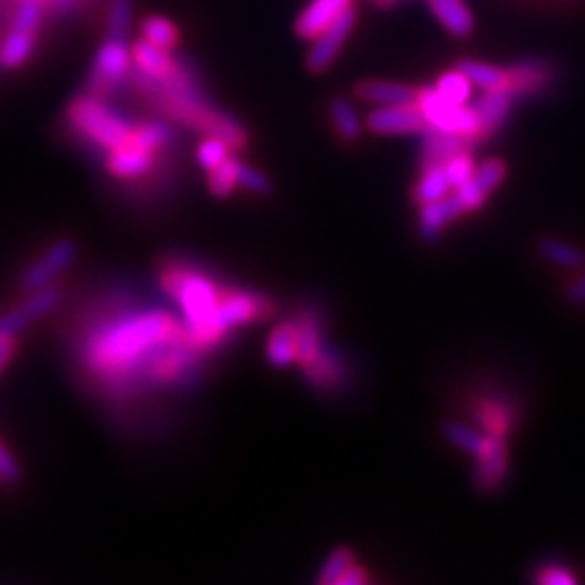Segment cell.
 <instances>
[{
    "label": "cell",
    "mask_w": 585,
    "mask_h": 585,
    "mask_svg": "<svg viewBox=\"0 0 585 585\" xmlns=\"http://www.w3.org/2000/svg\"><path fill=\"white\" fill-rule=\"evenodd\" d=\"M85 3H91V0H42L44 12H52L54 18H71V16H77V12Z\"/></svg>",
    "instance_id": "cell-41"
},
{
    "label": "cell",
    "mask_w": 585,
    "mask_h": 585,
    "mask_svg": "<svg viewBox=\"0 0 585 585\" xmlns=\"http://www.w3.org/2000/svg\"><path fill=\"white\" fill-rule=\"evenodd\" d=\"M159 285L179 305L191 342L203 352V337L215 317L225 283L191 259L169 256L159 264Z\"/></svg>",
    "instance_id": "cell-2"
},
{
    "label": "cell",
    "mask_w": 585,
    "mask_h": 585,
    "mask_svg": "<svg viewBox=\"0 0 585 585\" xmlns=\"http://www.w3.org/2000/svg\"><path fill=\"white\" fill-rule=\"evenodd\" d=\"M352 564H356V556L350 546H337V549H334L325 558V564H322L320 574H317V583L320 585H337V581L344 576V571L350 568Z\"/></svg>",
    "instance_id": "cell-35"
},
{
    "label": "cell",
    "mask_w": 585,
    "mask_h": 585,
    "mask_svg": "<svg viewBox=\"0 0 585 585\" xmlns=\"http://www.w3.org/2000/svg\"><path fill=\"white\" fill-rule=\"evenodd\" d=\"M534 581L542 585H576V576L562 564H544L539 566L537 574H534Z\"/></svg>",
    "instance_id": "cell-40"
},
{
    "label": "cell",
    "mask_w": 585,
    "mask_h": 585,
    "mask_svg": "<svg viewBox=\"0 0 585 585\" xmlns=\"http://www.w3.org/2000/svg\"><path fill=\"white\" fill-rule=\"evenodd\" d=\"M173 149H176V147H173ZM167 152H169V149H167ZM161 154H164V152H152V149H144L140 144L128 142V144L113 149V152H108L103 157V167H105V171L113 179L130 183V181L144 179L147 173L157 167V161H159Z\"/></svg>",
    "instance_id": "cell-16"
},
{
    "label": "cell",
    "mask_w": 585,
    "mask_h": 585,
    "mask_svg": "<svg viewBox=\"0 0 585 585\" xmlns=\"http://www.w3.org/2000/svg\"><path fill=\"white\" fill-rule=\"evenodd\" d=\"M77 259H79L77 240H71V236L54 240L32 261V264L24 266V271L20 273V291L30 293L37 289H44L49 283H57V279L64 276Z\"/></svg>",
    "instance_id": "cell-9"
},
{
    "label": "cell",
    "mask_w": 585,
    "mask_h": 585,
    "mask_svg": "<svg viewBox=\"0 0 585 585\" xmlns=\"http://www.w3.org/2000/svg\"><path fill=\"white\" fill-rule=\"evenodd\" d=\"M130 142L140 144L144 149H152V152H167V149H173V147L179 144L176 124H173L167 118H154V120L137 122Z\"/></svg>",
    "instance_id": "cell-25"
},
{
    "label": "cell",
    "mask_w": 585,
    "mask_h": 585,
    "mask_svg": "<svg viewBox=\"0 0 585 585\" xmlns=\"http://www.w3.org/2000/svg\"><path fill=\"white\" fill-rule=\"evenodd\" d=\"M132 67L140 69L144 73H152V77H164L176 64V57H173L171 49H161L147 40H137L132 47Z\"/></svg>",
    "instance_id": "cell-28"
},
{
    "label": "cell",
    "mask_w": 585,
    "mask_h": 585,
    "mask_svg": "<svg viewBox=\"0 0 585 585\" xmlns=\"http://www.w3.org/2000/svg\"><path fill=\"white\" fill-rule=\"evenodd\" d=\"M350 6L352 0H310L307 8L297 16L293 32L301 37V40L310 42L330 20L337 18L340 12Z\"/></svg>",
    "instance_id": "cell-21"
},
{
    "label": "cell",
    "mask_w": 585,
    "mask_h": 585,
    "mask_svg": "<svg viewBox=\"0 0 585 585\" xmlns=\"http://www.w3.org/2000/svg\"><path fill=\"white\" fill-rule=\"evenodd\" d=\"M297 359V327L293 315L281 320L276 327L271 330L266 340V361L276 369H289Z\"/></svg>",
    "instance_id": "cell-24"
},
{
    "label": "cell",
    "mask_w": 585,
    "mask_h": 585,
    "mask_svg": "<svg viewBox=\"0 0 585 585\" xmlns=\"http://www.w3.org/2000/svg\"><path fill=\"white\" fill-rule=\"evenodd\" d=\"M507 176V167L503 159H491L481 164L476 171H473V176L464 183L458 185L456 191H452L454 201L462 208V213H473V210H478L485 198H488L497 185H501Z\"/></svg>",
    "instance_id": "cell-15"
},
{
    "label": "cell",
    "mask_w": 585,
    "mask_h": 585,
    "mask_svg": "<svg viewBox=\"0 0 585 585\" xmlns=\"http://www.w3.org/2000/svg\"><path fill=\"white\" fill-rule=\"evenodd\" d=\"M462 208L454 201V195H446L442 201H434L427 205H420V218H417V232L422 242H434L444 232V228L462 218Z\"/></svg>",
    "instance_id": "cell-20"
},
{
    "label": "cell",
    "mask_w": 585,
    "mask_h": 585,
    "mask_svg": "<svg viewBox=\"0 0 585 585\" xmlns=\"http://www.w3.org/2000/svg\"><path fill=\"white\" fill-rule=\"evenodd\" d=\"M356 20H359L356 8L354 6L344 8L337 18L330 20L325 28L310 40V49L305 54V69L310 73L320 77V73H325L334 61H337L346 40H350V34L356 28Z\"/></svg>",
    "instance_id": "cell-8"
},
{
    "label": "cell",
    "mask_w": 585,
    "mask_h": 585,
    "mask_svg": "<svg viewBox=\"0 0 585 585\" xmlns=\"http://www.w3.org/2000/svg\"><path fill=\"white\" fill-rule=\"evenodd\" d=\"M3 73H6V67H3V64H0V77H3Z\"/></svg>",
    "instance_id": "cell-46"
},
{
    "label": "cell",
    "mask_w": 585,
    "mask_h": 585,
    "mask_svg": "<svg viewBox=\"0 0 585 585\" xmlns=\"http://www.w3.org/2000/svg\"><path fill=\"white\" fill-rule=\"evenodd\" d=\"M515 95L510 93L507 85L503 89H493V91H483L476 103H471L473 113L478 118V128H481V142L491 140L497 132L505 128V122L510 118V110H513Z\"/></svg>",
    "instance_id": "cell-18"
},
{
    "label": "cell",
    "mask_w": 585,
    "mask_h": 585,
    "mask_svg": "<svg viewBox=\"0 0 585 585\" xmlns=\"http://www.w3.org/2000/svg\"><path fill=\"white\" fill-rule=\"evenodd\" d=\"M564 297H566V303L576 305V307L585 305V273H581L578 279H574V281H571V283L566 285Z\"/></svg>",
    "instance_id": "cell-44"
},
{
    "label": "cell",
    "mask_w": 585,
    "mask_h": 585,
    "mask_svg": "<svg viewBox=\"0 0 585 585\" xmlns=\"http://www.w3.org/2000/svg\"><path fill=\"white\" fill-rule=\"evenodd\" d=\"M364 583H369V574L361 564H352L344 571V576L337 581V585H364Z\"/></svg>",
    "instance_id": "cell-45"
},
{
    "label": "cell",
    "mask_w": 585,
    "mask_h": 585,
    "mask_svg": "<svg viewBox=\"0 0 585 585\" xmlns=\"http://www.w3.org/2000/svg\"><path fill=\"white\" fill-rule=\"evenodd\" d=\"M442 434L454 446H458V450L476 458V462L478 458L491 456L495 450H501V446H505V440L493 437V434L488 432L471 430L468 425H462V422H454V420L442 422Z\"/></svg>",
    "instance_id": "cell-19"
},
{
    "label": "cell",
    "mask_w": 585,
    "mask_h": 585,
    "mask_svg": "<svg viewBox=\"0 0 585 585\" xmlns=\"http://www.w3.org/2000/svg\"><path fill=\"white\" fill-rule=\"evenodd\" d=\"M371 134L395 137V134H422L427 130V120L417 103L407 105H376L364 120Z\"/></svg>",
    "instance_id": "cell-13"
},
{
    "label": "cell",
    "mask_w": 585,
    "mask_h": 585,
    "mask_svg": "<svg viewBox=\"0 0 585 585\" xmlns=\"http://www.w3.org/2000/svg\"><path fill=\"white\" fill-rule=\"evenodd\" d=\"M327 113H330V122H332V128H334V134L340 137L342 144L359 142L361 132H364V122H361L356 108L352 105L350 98H344V95L330 98Z\"/></svg>",
    "instance_id": "cell-26"
},
{
    "label": "cell",
    "mask_w": 585,
    "mask_h": 585,
    "mask_svg": "<svg viewBox=\"0 0 585 585\" xmlns=\"http://www.w3.org/2000/svg\"><path fill=\"white\" fill-rule=\"evenodd\" d=\"M507 89L515 95V101H532L549 93L552 85L558 79V69L552 59L546 57H529L520 59L505 69Z\"/></svg>",
    "instance_id": "cell-12"
},
{
    "label": "cell",
    "mask_w": 585,
    "mask_h": 585,
    "mask_svg": "<svg viewBox=\"0 0 585 585\" xmlns=\"http://www.w3.org/2000/svg\"><path fill=\"white\" fill-rule=\"evenodd\" d=\"M276 315V303L269 295L249 289H232L225 285L215 310V317L203 337V352L213 354L230 340V334L252 322H264Z\"/></svg>",
    "instance_id": "cell-4"
},
{
    "label": "cell",
    "mask_w": 585,
    "mask_h": 585,
    "mask_svg": "<svg viewBox=\"0 0 585 585\" xmlns=\"http://www.w3.org/2000/svg\"><path fill=\"white\" fill-rule=\"evenodd\" d=\"M354 95L359 101L371 105H407L415 103L417 91L410 89L405 83H391V81H361L354 85Z\"/></svg>",
    "instance_id": "cell-23"
},
{
    "label": "cell",
    "mask_w": 585,
    "mask_h": 585,
    "mask_svg": "<svg viewBox=\"0 0 585 585\" xmlns=\"http://www.w3.org/2000/svg\"><path fill=\"white\" fill-rule=\"evenodd\" d=\"M232 154H234L232 149L222 140H218V137H205V140L195 149L198 164H201V169L205 171H213L215 167L222 164V161H228Z\"/></svg>",
    "instance_id": "cell-38"
},
{
    "label": "cell",
    "mask_w": 585,
    "mask_h": 585,
    "mask_svg": "<svg viewBox=\"0 0 585 585\" xmlns=\"http://www.w3.org/2000/svg\"><path fill=\"white\" fill-rule=\"evenodd\" d=\"M442 169L446 173V179H450L452 191H456L458 185H464L473 176V171H476V164H473L471 152H464V154H456L454 159L446 161Z\"/></svg>",
    "instance_id": "cell-39"
},
{
    "label": "cell",
    "mask_w": 585,
    "mask_h": 585,
    "mask_svg": "<svg viewBox=\"0 0 585 585\" xmlns=\"http://www.w3.org/2000/svg\"><path fill=\"white\" fill-rule=\"evenodd\" d=\"M295 327H297V359L295 364L305 369L310 361H313L322 346L327 344L325 340V330H327V315L322 305L317 303H303L295 310Z\"/></svg>",
    "instance_id": "cell-14"
},
{
    "label": "cell",
    "mask_w": 585,
    "mask_h": 585,
    "mask_svg": "<svg viewBox=\"0 0 585 585\" xmlns=\"http://www.w3.org/2000/svg\"><path fill=\"white\" fill-rule=\"evenodd\" d=\"M236 189L264 198V195H271L273 183L264 171H259L254 167L244 164L242 159H236Z\"/></svg>",
    "instance_id": "cell-36"
},
{
    "label": "cell",
    "mask_w": 585,
    "mask_h": 585,
    "mask_svg": "<svg viewBox=\"0 0 585 585\" xmlns=\"http://www.w3.org/2000/svg\"><path fill=\"white\" fill-rule=\"evenodd\" d=\"M20 481V466L12 454L0 444V485H16Z\"/></svg>",
    "instance_id": "cell-42"
},
{
    "label": "cell",
    "mask_w": 585,
    "mask_h": 585,
    "mask_svg": "<svg viewBox=\"0 0 585 585\" xmlns=\"http://www.w3.org/2000/svg\"><path fill=\"white\" fill-rule=\"evenodd\" d=\"M132 0H110L105 10V37L113 40H128L132 32Z\"/></svg>",
    "instance_id": "cell-32"
},
{
    "label": "cell",
    "mask_w": 585,
    "mask_h": 585,
    "mask_svg": "<svg viewBox=\"0 0 585 585\" xmlns=\"http://www.w3.org/2000/svg\"><path fill=\"white\" fill-rule=\"evenodd\" d=\"M64 301V285L61 283H49L44 289H37L24 293L22 301L18 305H12L0 315V332L6 334H18L32 327L37 320L47 317L49 313H54L59 303Z\"/></svg>",
    "instance_id": "cell-10"
},
{
    "label": "cell",
    "mask_w": 585,
    "mask_h": 585,
    "mask_svg": "<svg viewBox=\"0 0 585 585\" xmlns=\"http://www.w3.org/2000/svg\"><path fill=\"white\" fill-rule=\"evenodd\" d=\"M18 352V337L16 334H6L0 332V373L6 371V366L12 361Z\"/></svg>",
    "instance_id": "cell-43"
},
{
    "label": "cell",
    "mask_w": 585,
    "mask_h": 585,
    "mask_svg": "<svg viewBox=\"0 0 585 585\" xmlns=\"http://www.w3.org/2000/svg\"><path fill=\"white\" fill-rule=\"evenodd\" d=\"M434 18L440 20L442 28L450 32L456 40H466L476 30V20H473L471 8L464 0H425Z\"/></svg>",
    "instance_id": "cell-22"
},
{
    "label": "cell",
    "mask_w": 585,
    "mask_h": 585,
    "mask_svg": "<svg viewBox=\"0 0 585 585\" xmlns=\"http://www.w3.org/2000/svg\"><path fill=\"white\" fill-rule=\"evenodd\" d=\"M179 37L181 34H179L176 24L167 18H161V16H149L142 22V40L152 42L161 49H171L173 52V49H176V44H179Z\"/></svg>",
    "instance_id": "cell-33"
},
{
    "label": "cell",
    "mask_w": 585,
    "mask_h": 585,
    "mask_svg": "<svg viewBox=\"0 0 585 585\" xmlns=\"http://www.w3.org/2000/svg\"><path fill=\"white\" fill-rule=\"evenodd\" d=\"M420 137H422V147H420V167L422 169L444 167L446 161L454 159L456 154H464V152H471L473 149V142L468 140V137L430 128V124Z\"/></svg>",
    "instance_id": "cell-17"
},
{
    "label": "cell",
    "mask_w": 585,
    "mask_h": 585,
    "mask_svg": "<svg viewBox=\"0 0 585 585\" xmlns=\"http://www.w3.org/2000/svg\"><path fill=\"white\" fill-rule=\"evenodd\" d=\"M69 346L79 385L113 413V427L159 393H189L205 376V356L183 317L132 293L91 297L71 322Z\"/></svg>",
    "instance_id": "cell-1"
},
{
    "label": "cell",
    "mask_w": 585,
    "mask_h": 585,
    "mask_svg": "<svg viewBox=\"0 0 585 585\" xmlns=\"http://www.w3.org/2000/svg\"><path fill=\"white\" fill-rule=\"evenodd\" d=\"M130 69H132V49L128 40L105 37L103 44L98 47V52L93 57L83 93L101 98V101H110V98L118 95L122 85L128 83Z\"/></svg>",
    "instance_id": "cell-5"
},
{
    "label": "cell",
    "mask_w": 585,
    "mask_h": 585,
    "mask_svg": "<svg viewBox=\"0 0 585 585\" xmlns=\"http://www.w3.org/2000/svg\"><path fill=\"white\" fill-rule=\"evenodd\" d=\"M67 128L85 149L105 157L132 140L134 122L110 108L108 101L81 93L67 108Z\"/></svg>",
    "instance_id": "cell-3"
},
{
    "label": "cell",
    "mask_w": 585,
    "mask_h": 585,
    "mask_svg": "<svg viewBox=\"0 0 585 585\" xmlns=\"http://www.w3.org/2000/svg\"><path fill=\"white\" fill-rule=\"evenodd\" d=\"M537 254L549 261V264L558 269H568V271H578L585 264V252L574 244L554 240V236H542L537 242Z\"/></svg>",
    "instance_id": "cell-29"
},
{
    "label": "cell",
    "mask_w": 585,
    "mask_h": 585,
    "mask_svg": "<svg viewBox=\"0 0 585 585\" xmlns=\"http://www.w3.org/2000/svg\"><path fill=\"white\" fill-rule=\"evenodd\" d=\"M415 103L422 110V115H425L430 128L464 134L473 144L481 142L478 118L476 113H473L471 103L458 105V103L446 101L444 95L437 93V89H420Z\"/></svg>",
    "instance_id": "cell-7"
},
{
    "label": "cell",
    "mask_w": 585,
    "mask_h": 585,
    "mask_svg": "<svg viewBox=\"0 0 585 585\" xmlns=\"http://www.w3.org/2000/svg\"><path fill=\"white\" fill-rule=\"evenodd\" d=\"M44 6L42 0H20L8 30L0 42V64L6 71H16L28 64L37 47V32L42 28Z\"/></svg>",
    "instance_id": "cell-6"
},
{
    "label": "cell",
    "mask_w": 585,
    "mask_h": 585,
    "mask_svg": "<svg viewBox=\"0 0 585 585\" xmlns=\"http://www.w3.org/2000/svg\"><path fill=\"white\" fill-rule=\"evenodd\" d=\"M301 371H303L305 383L315 393L337 395V393L350 389V383H352L350 359H346V354L330 342L322 346L320 354Z\"/></svg>",
    "instance_id": "cell-11"
},
{
    "label": "cell",
    "mask_w": 585,
    "mask_h": 585,
    "mask_svg": "<svg viewBox=\"0 0 585 585\" xmlns=\"http://www.w3.org/2000/svg\"><path fill=\"white\" fill-rule=\"evenodd\" d=\"M507 446H501V450H495L491 456L478 458L476 471H473V485L485 495L501 491L503 483L507 481Z\"/></svg>",
    "instance_id": "cell-27"
},
{
    "label": "cell",
    "mask_w": 585,
    "mask_h": 585,
    "mask_svg": "<svg viewBox=\"0 0 585 585\" xmlns=\"http://www.w3.org/2000/svg\"><path fill=\"white\" fill-rule=\"evenodd\" d=\"M452 193V185L450 179H446V173L442 167H432V169H422V176L415 183L413 189V201L417 205H427L434 201H442Z\"/></svg>",
    "instance_id": "cell-30"
},
{
    "label": "cell",
    "mask_w": 585,
    "mask_h": 585,
    "mask_svg": "<svg viewBox=\"0 0 585 585\" xmlns=\"http://www.w3.org/2000/svg\"><path fill=\"white\" fill-rule=\"evenodd\" d=\"M208 189L215 198H228L236 189V157L232 154L220 167L208 171Z\"/></svg>",
    "instance_id": "cell-37"
},
{
    "label": "cell",
    "mask_w": 585,
    "mask_h": 585,
    "mask_svg": "<svg viewBox=\"0 0 585 585\" xmlns=\"http://www.w3.org/2000/svg\"><path fill=\"white\" fill-rule=\"evenodd\" d=\"M454 69L462 71L464 77L471 81V85H478V89H483V91L503 89V85H507L505 69H497L493 64H483V61L462 59Z\"/></svg>",
    "instance_id": "cell-31"
},
{
    "label": "cell",
    "mask_w": 585,
    "mask_h": 585,
    "mask_svg": "<svg viewBox=\"0 0 585 585\" xmlns=\"http://www.w3.org/2000/svg\"><path fill=\"white\" fill-rule=\"evenodd\" d=\"M434 89H437V93L444 95L446 101H452V103H458V105L471 103V81L458 69L444 71L442 77L437 79V85H434Z\"/></svg>",
    "instance_id": "cell-34"
}]
</instances>
